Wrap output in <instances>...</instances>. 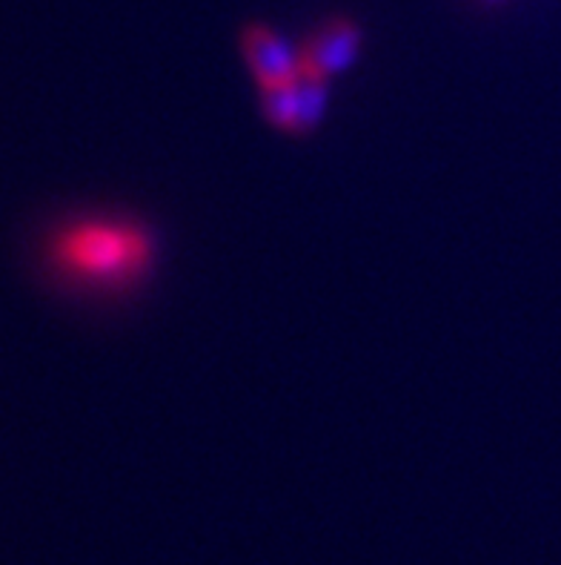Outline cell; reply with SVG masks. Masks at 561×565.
<instances>
[{
	"instance_id": "obj_4",
	"label": "cell",
	"mask_w": 561,
	"mask_h": 565,
	"mask_svg": "<svg viewBox=\"0 0 561 565\" xmlns=\"http://www.w3.org/2000/svg\"><path fill=\"white\" fill-rule=\"evenodd\" d=\"M324 95H327V81L306 78L299 72V78L287 86L263 93V113L284 132H304L313 129L324 113Z\"/></svg>"
},
{
	"instance_id": "obj_2",
	"label": "cell",
	"mask_w": 561,
	"mask_h": 565,
	"mask_svg": "<svg viewBox=\"0 0 561 565\" xmlns=\"http://www.w3.org/2000/svg\"><path fill=\"white\" fill-rule=\"evenodd\" d=\"M362 50V32L347 18H330L315 26L299 46V72L306 78L327 81L333 72L347 70Z\"/></svg>"
},
{
	"instance_id": "obj_1",
	"label": "cell",
	"mask_w": 561,
	"mask_h": 565,
	"mask_svg": "<svg viewBox=\"0 0 561 565\" xmlns=\"http://www.w3.org/2000/svg\"><path fill=\"white\" fill-rule=\"evenodd\" d=\"M43 262L52 276L80 294H129L155 270L158 236L132 215H69L50 230Z\"/></svg>"
},
{
	"instance_id": "obj_3",
	"label": "cell",
	"mask_w": 561,
	"mask_h": 565,
	"mask_svg": "<svg viewBox=\"0 0 561 565\" xmlns=\"http://www.w3.org/2000/svg\"><path fill=\"white\" fill-rule=\"evenodd\" d=\"M241 50L261 93H270L299 78V46H292L276 29L263 23L247 26L241 35Z\"/></svg>"
}]
</instances>
